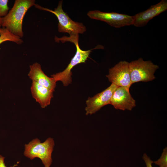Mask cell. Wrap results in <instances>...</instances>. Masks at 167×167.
I'll use <instances>...</instances> for the list:
<instances>
[{
    "label": "cell",
    "instance_id": "cell-8",
    "mask_svg": "<svg viewBox=\"0 0 167 167\" xmlns=\"http://www.w3.org/2000/svg\"><path fill=\"white\" fill-rule=\"evenodd\" d=\"M118 86L112 83L110 85L100 93L92 97H89L86 101V115L95 113L104 106L110 104L112 95Z\"/></svg>",
    "mask_w": 167,
    "mask_h": 167
},
{
    "label": "cell",
    "instance_id": "cell-18",
    "mask_svg": "<svg viewBox=\"0 0 167 167\" xmlns=\"http://www.w3.org/2000/svg\"><path fill=\"white\" fill-rule=\"evenodd\" d=\"M2 18L0 17V28H1L2 26Z\"/></svg>",
    "mask_w": 167,
    "mask_h": 167
},
{
    "label": "cell",
    "instance_id": "cell-2",
    "mask_svg": "<svg viewBox=\"0 0 167 167\" xmlns=\"http://www.w3.org/2000/svg\"><path fill=\"white\" fill-rule=\"evenodd\" d=\"M79 35L70 36H63L61 38L55 36V40L59 42L61 41L64 43L69 41L73 43L75 46L76 52L75 55L72 58L70 63L66 68L63 71L51 75L55 81H61L65 86H67L72 81V68L78 64L85 63L89 57V55L92 49L83 50L80 48L79 44Z\"/></svg>",
    "mask_w": 167,
    "mask_h": 167
},
{
    "label": "cell",
    "instance_id": "cell-7",
    "mask_svg": "<svg viewBox=\"0 0 167 167\" xmlns=\"http://www.w3.org/2000/svg\"><path fill=\"white\" fill-rule=\"evenodd\" d=\"M109 74L106 75L109 80L117 86L129 89L132 85L129 62L121 61L113 67L109 69Z\"/></svg>",
    "mask_w": 167,
    "mask_h": 167
},
{
    "label": "cell",
    "instance_id": "cell-4",
    "mask_svg": "<svg viewBox=\"0 0 167 167\" xmlns=\"http://www.w3.org/2000/svg\"><path fill=\"white\" fill-rule=\"evenodd\" d=\"M62 3V1H60L54 11L43 7L38 4H35L34 6L39 9L49 11L55 15L58 21V30L59 32L67 33L70 36L84 33L86 31V27L82 23L73 21L63 10Z\"/></svg>",
    "mask_w": 167,
    "mask_h": 167
},
{
    "label": "cell",
    "instance_id": "cell-11",
    "mask_svg": "<svg viewBox=\"0 0 167 167\" xmlns=\"http://www.w3.org/2000/svg\"><path fill=\"white\" fill-rule=\"evenodd\" d=\"M28 74L29 78L32 80L54 92L56 82L53 77L47 76L42 71L41 65L35 62L29 66Z\"/></svg>",
    "mask_w": 167,
    "mask_h": 167
},
{
    "label": "cell",
    "instance_id": "cell-15",
    "mask_svg": "<svg viewBox=\"0 0 167 167\" xmlns=\"http://www.w3.org/2000/svg\"><path fill=\"white\" fill-rule=\"evenodd\" d=\"M8 0H0V17L5 16L9 12V8L8 6Z\"/></svg>",
    "mask_w": 167,
    "mask_h": 167
},
{
    "label": "cell",
    "instance_id": "cell-13",
    "mask_svg": "<svg viewBox=\"0 0 167 167\" xmlns=\"http://www.w3.org/2000/svg\"><path fill=\"white\" fill-rule=\"evenodd\" d=\"M6 41H12L19 45L23 42L21 38L13 34L6 28H0V45Z\"/></svg>",
    "mask_w": 167,
    "mask_h": 167
},
{
    "label": "cell",
    "instance_id": "cell-6",
    "mask_svg": "<svg viewBox=\"0 0 167 167\" xmlns=\"http://www.w3.org/2000/svg\"><path fill=\"white\" fill-rule=\"evenodd\" d=\"M87 14L91 19L105 22L115 28L133 24V16L114 12H103L97 10L89 11Z\"/></svg>",
    "mask_w": 167,
    "mask_h": 167
},
{
    "label": "cell",
    "instance_id": "cell-12",
    "mask_svg": "<svg viewBox=\"0 0 167 167\" xmlns=\"http://www.w3.org/2000/svg\"><path fill=\"white\" fill-rule=\"evenodd\" d=\"M30 91L33 98L41 108H45L50 105L53 91L34 81L32 82Z\"/></svg>",
    "mask_w": 167,
    "mask_h": 167
},
{
    "label": "cell",
    "instance_id": "cell-10",
    "mask_svg": "<svg viewBox=\"0 0 167 167\" xmlns=\"http://www.w3.org/2000/svg\"><path fill=\"white\" fill-rule=\"evenodd\" d=\"M167 10V0H161L146 10L134 15L133 25L137 27H144L150 20Z\"/></svg>",
    "mask_w": 167,
    "mask_h": 167
},
{
    "label": "cell",
    "instance_id": "cell-9",
    "mask_svg": "<svg viewBox=\"0 0 167 167\" xmlns=\"http://www.w3.org/2000/svg\"><path fill=\"white\" fill-rule=\"evenodd\" d=\"M110 104L116 109L131 111L136 106V101L131 95L129 89L118 86L112 95Z\"/></svg>",
    "mask_w": 167,
    "mask_h": 167
},
{
    "label": "cell",
    "instance_id": "cell-3",
    "mask_svg": "<svg viewBox=\"0 0 167 167\" xmlns=\"http://www.w3.org/2000/svg\"><path fill=\"white\" fill-rule=\"evenodd\" d=\"M55 146L54 139L47 138L43 142L37 138L24 145V155L31 160L40 159L45 167H50L52 162V155Z\"/></svg>",
    "mask_w": 167,
    "mask_h": 167
},
{
    "label": "cell",
    "instance_id": "cell-1",
    "mask_svg": "<svg viewBox=\"0 0 167 167\" xmlns=\"http://www.w3.org/2000/svg\"><path fill=\"white\" fill-rule=\"evenodd\" d=\"M35 4V0H16L8 14L2 18V26L13 34L23 38L22 24L24 16L28 10Z\"/></svg>",
    "mask_w": 167,
    "mask_h": 167
},
{
    "label": "cell",
    "instance_id": "cell-17",
    "mask_svg": "<svg viewBox=\"0 0 167 167\" xmlns=\"http://www.w3.org/2000/svg\"><path fill=\"white\" fill-rule=\"evenodd\" d=\"M5 157L0 154V167H6L5 163ZM17 165V164L11 167H15Z\"/></svg>",
    "mask_w": 167,
    "mask_h": 167
},
{
    "label": "cell",
    "instance_id": "cell-5",
    "mask_svg": "<svg viewBox=\"0 0 167 167\" xmlns=\"http://www.w3.org/2000/svg\"><path fill=\"white\" fill-rule=\"evenodd\" d=\"M158 65L150 61H144L142 58L129 62L132 84L139 82H148L155 79L154 74L159 69Z\"/></svg>",
    "mask_w": 167,
    "mask_h": 167
},
{
    "label": "cell",
    "instance_id": "cell-16",
    "mask_svg": "<svg viewBox=\"0 0 167 167\" xmlns=\"http://www.w3.org/2000/svg\"><path fill=\"white\" fill-rule=\"evenodd\" d=\"M143 158L145 161L146 167H152V164L153 161L151 160L146 153L144 154Z\"/></svg>",
    "mask_w": 167,
    "mask_h": 167
},
{
    "label": "cell",
    "instance_id": "cell-14",
    "mask_svg": "<svg viewBox=\"0 0 167 167\" xmlns=\"http://www.w3.org/2000/svg\"><path fill=\"white\" fill-rule=\"evenodd\" d=\"M167 148L166 147L163 149V152L160 158L157 161L153 162L155 164L160 167H167Z\"/></svg>",
    "mask_w": 167,
    "mask_h": 167
}]
</instances>
